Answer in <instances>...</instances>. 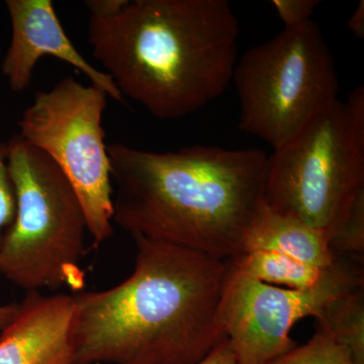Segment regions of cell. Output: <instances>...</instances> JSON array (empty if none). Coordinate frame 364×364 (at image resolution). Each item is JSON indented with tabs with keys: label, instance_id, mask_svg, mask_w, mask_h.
Masks as SVG:
<instances>
[{
	"label": "cell",
	"instance_id": "cell-1",
	"mask_svg": "<svg viewBox=\"0 0 364 364\" xmlns=\"http://www.w3.org/2000/svg\"><path fill=\"white\" fill-rule=\"evenodd\" d=\"M135 268L111 289L74 294V364H198L227 339L230 260L133 237Z\"/></svg>",
	"mask_w": 364,
	"mask_h": 364
},
{
	"label": "cell",
	"instance_id": "cell-2",
	"mask_svg": "<svg viewBox=\"0 0 364 364\" xmlns=\"http://www.w3.org/2000/svg\"><path fill=\"white\" fill-rule=\"evenodd\" d=\"M107 153L112 222L132 237L221 260L242 252L264 203L263 151L196 145L153 152L116 143Z\"/></svg>",
	"mask_w": 364,
	"mask_h": 364
},
{
	"label": "cell",
	"instance_id": "cell-3",
	"mask_svg": "<svg viewBox=\"0 0 364 364\" xmlns=\"http://www.w3.org/2000/svg\"><path fill=\"white\" fill-rule=\"evenodd\" d=\"M88 42L123 97L161 119H181L224 95L240 28L226 0H135L90 16Z\"/></svg>",
	"mask_w": 364,
	"mask_h": 364
},
{
	"label": "cell",
	"instance_id": "cell-4",
	"mask_svg": "<svg viewBox=\"0 0 364 364\" xmlns=\"http://www.w3.org/2000/svg\"><path fill=\"white\" fill-rule=\"evenodd\" d=\"M16 214L0 246V274L28 291H80L88 233L77 193L59 167L20 135L7 142Z\"/></svg>",
	"mask_w": 364,
	"mask_h": 364
},
{
	"label": "cell",
	"instance_id": "cell-5",
	"mask_svg": "<svg viewBox=\"0 0 364 364\" xmlns=\"http://www.w3.org/2000/svg\"><path fill=\"white\" fill-rule=\"evenodd\" d=\"M364 191V88L335 100L267 156L264 203L331 235Z\"/></svg>",
	"mask_w": 364,
	"mask_h": 364
},
{
	"label": "cell",
	"instance_id": "cell-6",
	"mask_svg": "<svg viewBox=\"0 0 364 364\" xmlns=\"http://www.w3.org/2000/svg\"><path fill=\"white\" fill-rule=\"evenodd\" d=\"M232 81L240 104L239 129L273 150L338 100L334 59L313 21L284 28L244 53Z\"/></svg>",
	"mask_w": 364,
	"mask_h": 364
},
{
	"label": "cell",
	"instance_id": "cell-7",
	"mask_svg": "<svg viewBox=\"0 0 364 364\" xmlns=\"http://www.w3.org/2000/svg\"><path fill=\"white\" fill-rule=\"evenodd\" d=\"M107 93L71 76L38 91L18 127L23 140L44 152L70 182L95 245L114 234L111 163L102 117Z\"/></svg>",
	"mask_w": 364,
	"mask_h": 364
},
{
	"label": "cell",
	"instance_id": "cell-8",
	"mask_svg": "<svg viewBox=\"0 0 364 364\" xmlns=\"http://www.w3.org/2000/svg\"><path fill=\"white\" fill-rule=\"evenodd\" d=\"M337 257V256H336ZM364 287L363 265L337 257L317 286L284 289L239 272L230 260L220 320L237 364H267L298 346L291 337L296 322L317 317L335 299Z\"/></svg>",
	"mask_w": 364,
	"mask_h": 364
},
{
	"label": "cell",
	"instance_id": "cell-9",
	"mask_svg": "<svg viewBox=\"0 0 364 364\" xmlns=\"http://www.w3.org/2000/svg\"><path fill=\"white\" fill-rule=\"evenodd\" d=\"M6 4L11 40L1 70L11 90L23 92L28 88L39 60L52 56L85 74L109 97L123 102L124 97L111 76L91 65L69 39L51 0H7Z\"/></svg>",
	"mask_w": 364,
	"mask_h": 364
},
{
	"label": "cell",
	"instance_id": "cell-10",
	"mask_svg": "<svg viewBox=\"0 0 364 364\" xmlns=\"http://www.w3.org/2000/svg\"><path fill=\"white\" fill-rule=\"evenodd\" d=\"M73 296L28 291L0 334V364H74Z\"/></svg>",
	"mask_w": 364,
	"mask_h": 364
},
{
	"label": "cell",
	"instance_id": "cell-11",
	"mask_svg": "<svg viewBox=\"0 0 364 364\" xmlns=\"http://www.w3.org/2000/svg\"><path fill=\"white\" fill-rule=\"evenodd\" d=\"M254 250L284 254L321 268L332 267L337 258L326 232L274 212L265 203L246 235L241 253Z\"/></svg>",
	"mask_w": 364,
	"mask_h": 364
},
{
	"label": "cell",
	"instance_id": "cell-12",
	"mask_svg": "<svg viewBox=\"0 0 364 364\" xmlns=\"http://www.w3.org/2000/svg\"><path fill=\"white\" fill-rule=\"evenodd\" d=\"M231 262L236 269L254 279L293 289L317 286L329 268L308 264L284 254L261 250L239 254Z\"/></svg>",
	"mask_w": 364,
	"mask_h": 364
},
{
	"label": "cell",
	"instance_id": "cell-13",
	"mask_svg": "<svg viewBox=\"0 0 364 364\" xmlns=\"http://www.w3.org/2000/svg\"><path fill=\"white\" fill-rule=\"evenodd\" d=\"M316 320L348 349L355 364H364V287L335 299Z\"/></svg>",
	"mask_w": 364,
	"mask_h": 364
},
{
	"label": "cell",
	"instance_id": "cell-14",
	"mask_svg": "<svg viewBox=\"0 0 364 364\" xmlns=\"http://www.w3.org/2000/svg\"><path fill=\"white\" fill-rule=\"evenodd\" d=\"M318 326L312 338L267 364H355L350 352Z\"/></svg>",
	"mask_w": 364,
	"mask_h": 364
},
{
	"label": "cell",
	"instance_id": "cell-15",
	"mask_svg": "<svg viewBox=\"0 0 364 364\" xmlns=\"http://www.w3.org/2000/svg\"><path fill=\"white\" fill-rule=\"evenodd\" d=\"M329 246L337 257L364 263V191H361L346 217L329 237Z\"/></svg>",
	"mask_w": 364,
	"mask_h": 364
},
{
	"label": "cell",
	"instance_id": "cell-16",
	"mask_svg": "<svg viewBox=\"0 0 364 364\" xmlns=\"http://www.w3.org/2000/svg\"><path fill=\"white\" fill-rule=\"evenodd\" d=\"M7 142H0V246L16 214V198L7 169Z\"/></svg>",
	"mask_w": 364,
	"mask_h": 364
},
{
	"label": "cell",
	"instance_id": "cell-17",
	"mask_svg": "<svg viewBox=\"0 0 364 364\" xmlns=\"http://www.w3.org/2000/svg\"><path fill=\"white\" fill-rule=\"evenodd\" d=\"M320 1L318 0H273L272 4L284 23V28H294L311 21Z\"/></svg>",
	"mask_w": 364,
	"mask_h": 364
},
{
	"label": "cell",
	"instance_id": "cell-18",
	"mask_svg": "<svg viewBox=\"0 0 364 364\" xmlns=\"http://www.w3.org/2000/svg\"><path fill=\"white\" fill-rule=\"evenodd\" d=\"M128 2L129 0H87L85 6L90 9V16L107 18L119 13Z\"/></svg>",
	"mask_w": 364,
	"mask_h": 364
},
{
	"label": "cell",
	"instance_id": "cell-19",
	"mask_svg": "<svg viewBox=\"0 0 364 364\" xmlns=\"http://www.w3.org/2000/svg\"><path fill=\"white\" fill-rule=\"evenodd\" d=\"M198 364H237L236 358L229 340L222 342L217 348Z\"/></svg>",
	"mask_w": 364,
	"mask_h": 364
},
{
	"label": "cell",
	"instance_id": "cell-20",
	"mask_svg": "<svg viewBox=\"0 0 364 364\" xmlns=\"http://www.w3.org/2000/svg\"><path fill=\"white\" fill-rule=\"evenodd\" d=\"M349 30L353 33L358 39H363L364 37V1L360 0L355 11L352 13L348 20Z\"/></svg>",
	"mask_w": 364,
	"mask_h": 364
},
{
	"label": "cell",
	"instance_id": "cell-21",
	"mask_svg": "<svg viewBox=\"0 0 364 364\" xmlns=\"http://www.w3.org/2000/svg\"><path fill=\"white\" fill-rule=\"evenodd\" d=\"M18 304L0 305V331L11 323L16 312H18Z\"/></svg>",
	"mask_w": 364,
	"mask_h": 364
}]
</instances>
